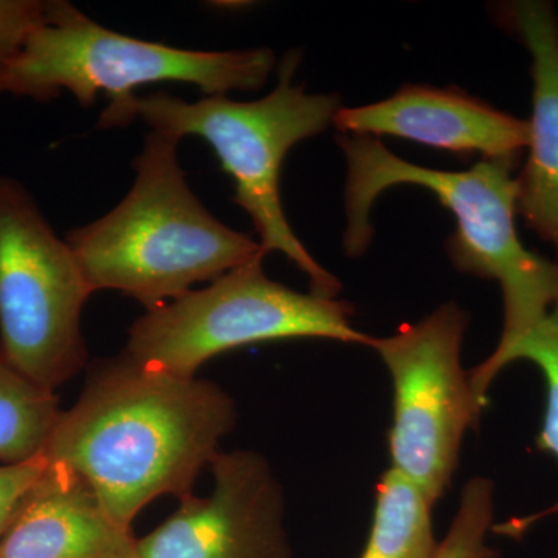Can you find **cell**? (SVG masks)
Segmentation results:
<instances>
[{
    "label": "cell",
    "mask_w": 558,
    "mask_h": 558,
    "mask_svg": "<svg viewBox=\"0 0 558 558\" xmlns=\"http://www.w3.org/2000/svg\"><path fill=\"white\" fill-rule=\"evenodd\" d=\"M495 17L531 54L532 116L517 213L558 253V16L546 0H517L499 3Z\"/></svg>",
    "instance_id": "8fae6325"
},
{
    "label": "cell",
    "mask_w": 558,
    "mask_h": 558,
    "mask_svg": "<svg viewBox=\"0 0 558 558\" xmlns=\"http://www.w3.org/2000/svg\"><path fill=\"white\" fill-rule=\"evenodd\" d=\"M135 543L76 473L49 461L0 537V558H134Z\"/></svg>",
    "instance_id": "7c38bea8"
},
{
    "label": "cell",
    "mask_w": 558,
    "mask_h": 558,
    "mask_svg": "<svg viewBox=\"0 0 558 558\" xmlns=\"http://www.w3.org/2000/svg\"><path fill=\"white\" fill-rule=\"evenodd\" d=\"M492 517L494 512L484 502L462 501L449 537L440 543L433 558H497V550L484 543Z\"/></svg>",
    "instance_id": "2e32d148"
},
{
    "label": "cell",
    "mask_w": 558,
    "mask_h": 558,
    "mask_svg": "<svg viewBox=\"0 0 558 558\" xmlns=\"http://www.w3.org/2000/svg\"><path fill=\"white\" fill-rule=\"evenodd\" d=\"M208 497L180 499L174 513L137 539L134 558H292L284 494L255 451L219 453Z\"/></svg>",
    "instance_id": "9c48e42d"
},
{
    "label": "cell",
    "mask_w": 558,
    "mask_h": 558,
    "mask_svg": "<svg viewBox=\"0 0 558 558\" xmlns=\"http://www.w3.org/2000/svg\"><path fill=\"white\" fill-rule=\"evenodd\" d=\"M68 241L20 180L0 174V354L60 388L86 365L81 315L92 295Z\"/></svg>",
    "instance_id": "52a82bcc"
},
{
    "label": "cell",
    "mask_w": 558,
    "mask_h": 558,
    "mask_svg": "<svg viewBox=\"0 0 558 558\" xmlns=\"http://www.w3.org/2000/svg\"><path fill=\"white\" fill-rule=\"evenodd\" d=\"M470 315L446 303L385 339L373 337L392 381V424L387 433L391 468L424 492L433 506L449 490L462 439L478 428L480 409L462 368Z\"/></svg>",
    "instance_id": "ba28073f"
},
{
    "label": "cell",
    "mask_w": 558,
    "mask_h": 558,
    "mask_svg": "<svg viewBox=\"0 0 558 558\" xmlns=\"http://www.w3.org/2000/svg\"><path fill=\"white\" fill-rule=\"evenodd\" d=\"M277 58L270 49L204 51L150 43L102 27L64 0H49L46 14L11 61L3 95L38 102L68 92L81 108L108 98L98 128H128L135 117V90L148 84L182 83L204 97L266 86Z\"/></svg>",
    "instance_id": "277c9868"
},
{
    "label": "cell",
    "mask_w": 558,
    "mask_h": 558,
    "mask_svg": "<svg viewBox=\"0 0 558 558\" xmlns=\"http://www.w3.org/2000/svg\"><path fill=\"white\" fill-rule=\"evenodd\" d=\"M337 143L348 165L344 185L348 256L365 255L374 238V202L391 186L416 185L432 191L453 213L457 231L447 255L461 274L498 282L505 304L501 339L476 368L470 385L481 409H487L492 368L558 306V264L524 247L517 231V159H481L465 171H440L400 159L368 135H340Z\"/></svg>",
    "instance_id": "7a4b0ae2"
},
{
    "label": "cell",
    "mask_w": 558,
    "mask_h": 558,
    "mask_svg": "<svg viewBox=\"0 0 558 558\" xmlns=\"http://www.w3.org/2000/svg\"><path fill=\"white\" fill-rule=\"evenodd\" d=\"M47 464L49 461L46 454H40L22 464L0 465V537L10 526L22 499L35 486Z\"/></svg>",
    "instance_id": "ac0fdd59"
},
{
    "label": "cell",
    "mask_w": 558,
    "mask_h": 558,
    "mask_svg": "<svg viewBox=\"0 0 558 558\" xmlns=\"http://www.w3.org/2000/svg\"><path fill=\"white\" fill-rule=\"evenodd\" d=\"M264 258L146 311L130 328L124 357L174 376L196 377L209 359L248 344L323 339L371 347L373 337L352 326L354 304L274 281L264 271Z\"/></svg>",
    "instance_id": "8992f818"
},
{
    "label": "cell",
    "mask_w": 558,
    "mask_h": 558,
    "mask_svg": "<svg viewBox=\"0 0 558 558\" xmlns=\"http://www.w3.org/2000/svg\"><path fill=\"white\" fill-rule=\"evenodd\" d=\"M515 362H531L537 366L545 384V411H543L542 427L535 436V450L538 453L550 454L558 461V306L548 317L520 340L510 351L502 355L487 377V389L502 373V369ZM558 515V501L549 508L538 510L526 517L494 524L490 531L513 539H521L539 521Z\"/></svg>",
    "instance_id": "9a60e30c"
},
{
    "label": "cell",
    "mask_w": 558,
    "mask_h": 558,
    "mask_svg": "<svg viewBox=\"0 0 558 558\" xmlns=\"http://www.w3.org/2000/svg\"><path fill=\"white\" fill-rule=\"evenodd\" d=\"M47 3L49 0H0V95L11 61L43 20Z\"/></svg>",
    "instance_id": "e0dca14e"
},
{
    "label": "cell",
    "mask_w": 558,
    "mask_h": 558,
    "mask_svg": "<svg viewBox=\"0 0 558 558\" xmlns=\"http://www.w3.org/2000/svg\"><path fill=\"white\" fill-rule=\"evenodd\" d=\"M433 508L421 488L388 469L376 486L373 523L360 558L435 557Z\"/></svg>",
    "instance_id": "4fadbf2b"
},
{
    "label": "cell",
    "mask_w": 558,
    "mask_h": 558,
    "mask_svg": "<svg viewBox=\"0 0 558 558\" xmlns=\"http://www.w3.org/2000/svg\"><path fill=\"white\" fill-rule=\"evenodd\" d=\"M234 425L236 405L218 385L121 354L94 369L44 454L76 473L110 519L131 531L154 499L193 494Z\"/></svg>",
    "instance_id": "6da1fadb"
},
{
    "label": "cell",
    "mask_w": 558,
    "mask_h": 558,
    "mask_svg": "<svg viewBox=\"0 0 558 558\" xmlns=\"http://www.w3.org/2000/svg\"><path fill=\"white\" fill-rule=\"evenodd\" d=\"M333 126L343 135H391L458 157L517 159L527 149L529 121L461 89L407 84L392 97L341 108Z\"/></svg>",
    "instance_id": "30bf717a"
},
{
    "label": "cell",
    "mask_w": 558,
    "mask_h": 558,
    "mask_svg": "<svg viewBox=\"0 0 558 558\" xmlns=\"http://www.w3.org/2000/svg\"><path fill=\"white\" fill-rule=\"evenodd\" d=\"M178 148L170 135L146 134L123 201L65 234L92 292L116 290L153 311L197 282L266 256L259 241L205 208L186 182Z\"/></svg>",
    "instance_id": "3957f363"
},
{
    "label": "cell",
    "mask_w": 558,
    "mask_h": 558,
    "mask_svg": "<svg viewBox=\"0 0 558 558\" xmlns=\"http://www.w3.org/2000/svg\"><path fill=\"white\" fill-rule=\"evenodd\" d=\"M61 413L54 391L25 377L0 354L2 464H22L44 454Z\"/></svg>",
    "instance_id": "5bb4252c"
},
{
    "label": "cell",
    "mask_w": 558,
    "mask_h": 558,
    "mask_svg": "<svg viewBox=\"0 0 558 558\" xmlns=\"http://www.w3.org/2000/svg\"><path fill=\"white\" fill-rule=\"evenodd\" d=\"M301 54L290 51L278 68L277 87L255 101L204 97L186 101L167 92L137 97L135 117L150 131L175 140L199 137L233 179V202L252 219L264 253L279 252L310 278L311 293L337 299L340 279L304 247L290 226L279 174L286 156L303 140L328 130L341 109L337 94H307L293 84Z\"/></svg>",
    "instance_id": "5b68a950"
}]
</instances>
